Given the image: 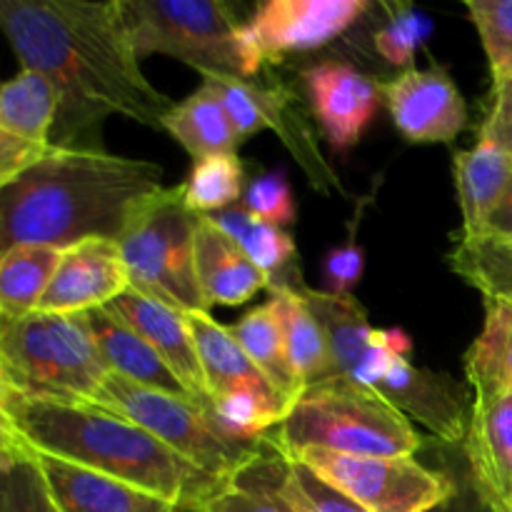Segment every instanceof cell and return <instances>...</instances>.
Returning a JSON list of instances; mask_svg holds the SVG:
<instances>
[{
    "mask_svg": "<svg viewBox=\"0 0 512 512\" xmlns=\"http://www.w3.org/2000/svg\"><path fill=\"white\" fill-rule=\"evenodd\" d=\"M160 188L163 168L150 160L50 145L0 193V250L118 240L135 208Z\"/></svg>",
    "mask_w": 512,
    "mask_h": 512,
    "instance_id": "cell-2",
    "label": "cell"
},
{
    "mask_svg": "<svg viewBox=\"0 0 512 512\" xmlns=\"http://www.w3.org/2000/svg\"><path fill=\"white\" fill-rule=\"evenodd\" d=\"M185 205L198 215H215L233 208L245 195V168L238 153L210 155L193 163L183 183Z\"/></svg>",
    "mask_w": 512,
    "mask_h": 512,
    "instance_id": "cell-33",
    "label": "cell"
},
{
    "mask_svg": "<svg viewBox=\"0 0 512 512\" xmlns=\"http://www.w3.org/2000/svg\"><path fill=\"white\" fill-rule=\"evenodd\" d=\"M375 390L388 398L410 423L418 420L443 443L465 440L470 423L468 405L463 390L448 375H435L430 370L415 368L408 358H398L385 370Z\"/></svg>",
    "mask_w": 512,
    "mask_h": 512,
    "instance_id": "cell-15",
    "label": "cell"
},
{
    "mask_svg": "<svg viewBox=\"0 0 512 512\" xmlns=\"http://www.w3.org/2000/svg\"><path fill=\"white\" fill-rule=\"evenodd\" d=\"M0 453H3V450H0Z\"/></svg>",
    "mask_w": 512,
    "mask_h": 512,
    "instance_id": "cell-48",
    "label": "cell"
},
{
    "mask_svg": "<svg viewBox=\"0 0 512 512\" xmlns=\"http://www.w3.org/2000/svg\"><path fill=\"white\" fill-rule=\"evenodd\" d=\"M500 295H512V283H510V285H508V288H505V290H503V293H500Z\"/></svg>",
    "mask_w": 512,
    "mask_h": 512,
    "instance_id": "cell-46",
    "label": "cell"
},
{
    "mask_svg": "<svg viewBox=\"0 0 512 512\" xmlns=\"http://www.w3.org/2000/svg\"><path fill=\"white\" fill-rule=\"evenodd\" d=\"M63 250L45 245H13L0 250V320L38 313Z\"/></svg>",
    "mask_w": 512,
    "mask_h": 512,
    "instance_id": "cell-28",
    "label": "cell"
},
{
    "mask_svg": "<svg viewBox=\"0 0 512 512\" xmlns=\"http://www.w3.org/2000/svg\"><path fill=\"white\" fill-rule=\"evenodd\" d=\"M80 315H83L110 373L155 390L185 393L168 365L163 363V358L150 348L148 340L138 330L130 328L115 310L105 305V308H95Z\"/></svg>",
    "mask_w": 512,
    "mask_h": 512,
    "instance_id": "cell-21",
    "label": "cell"
},
{
    "mask_svg": "<svg viewBox=\"0 0 512 512\" xmlns=\"http://www.w3.org/2000/svg\"><path fill=\"white\" fill-rule=\"evenodd\" d=\"M450 265L465 283L478 288L483 298L500 295L512 283V245L460 235L450 253Z\"/></svg>",
    "mask_w": 512,
    "mask_h": 512,
    "instance_id": "cell-35",
    "label": "cell"
},
{
    "mask_svg": "<svg viewBox=\"0 0 512 512\" xmlns=\"http://www.w3.org/2000/svg\"><path fill=\"white\" fill-rule=\"evenodd\" d=\"M275 490L293 512H368L320 478L315 470L283 453Z\"/></svg>",
    "mask_w": 512,
    "mask_h": 512,
    "instance_id": "cell-36",
    "label": "cell"
},
{
    "mask_svg": "<svg viewBox=\"0 0 512 512\" xmlns=\"http://www.w3.org/2000/svg\"><path fill=\"white\" fill-rule=\"evenodd\" d=\"M10 438H8V433H5V428H3V423H0V450H8L10 448Z\"/></svg>",
    "mask_w": 512,
    "mask_h": 512,
    "instance_id": "cell-45",
    "label": "cell"
},
{
    "mask_svg": "<svg viewBox=\"0 0 512 512\" xmlns=\"http://www.w3.org/2000/svg\"><path fill=\"white\" fill-rule=\"evenodd\" d=\"M160 128L173 135L193 160L235 153L240 145L223 100L208 83L180 103H173Z\"/></svg>",
    "mask_w": 512,
    "mask_h": 512,
    "instance_id": "cell-25",
    "label": "cell"
},
{
    "mask_svg": "<svg viewBox=\"0 0 512 512\" xmlns=\"http://www.w3.org/2000/svg\"><path fill=\"white\" fill-rule=\"evenodd\" d=\"M508 512H512V503H510V510Z\"/></svg>",
    "mask_w": 512,
    "mask_h": 512,
    "instance_id": "cell-47",
    "label": "cell"
},
{
    "mask_svg": "<svg viewBox=\"0 0 512 512\" xmlns=\"http://www.w3.org/2000/svg\"><path fill=\"white\" fill-rule=\"evenodd\" d=\"M243 208L270 225H290L295 220V200L283 170L260 173L250 180L243 195Z\"/></svg>",
    "mask_w": 512,
    "mask_h": 512,
    "instance_id": "cell-39",
    "label": "cell"
},
{
    "mask_svg": "<svg viewBox=\"0 0 512 512\" xmlns=\"http://www.w3.org/2000/svg\"><path fill=\"white\" fill-rule=\"evenodd\" d=\"M512 180V153L488 135L455 155V188L463 213V238H478Z\"/></svg>",
    "mask_w": 512,
    "mask_h": 512,
    "instance_id": "cell-20",
    "label": "cell"
},
{
    "mask_svg": "<svg viewBox=\"0 0 512 512\" xmlns=\"http://www.w3.org/2000/svg\"><path fill=\"white\" fill-rule=\"evenodd\" d=\"M290 458L308 465L368 512H428L458 493L450 475L425 468L415 458L343 455L320 448L298 450Z\"/></svg>",
    "mask_w": 512,
    "mask_h": 512,
    "instance_id": "cell-9",
    "label": "cell"
},
{
    "mask_svg": "<svg viewBox=\"0 0 512 512\" xmlns=\"http://www.w3.org/2000/svg\"><path fill=\"white\" fill-rule=\"evenodd\" d=\"M478 508H485L483 505V500H475V503H470L468 498H465L463 493H455L453 498L450 500H445L443 505H438V508H433V510H428V512H478Z\"/></svg>",
    "mask_w": 512,
    "mask_h": 512,
    "instance_id": "cell-44",
    "label": "cell"
},
{
    "mask_svg": "<svg viewBox=\"0 0 512 512\" xmlns=\"http://www.w3.org/2000/svg\"><path fill=\"white\" fill-rule=\"evenodd\" d=\"M195 278L208 310L238 308L273 283L210 215H200L195 228Z\"/></svg>",
    "mask_w": 512,
    "mask_h": 512,
    "instance_id": "cell-18",
    "label": "cell"
},
{
    "mask_svg": "<svg viewBox=\"0 0 512 512\" xmlns=\"http://www.w3.org/2000/svg\"><path fill=\"white\" fill-rule=\"evenodd\" d=\"M203 83L213 85L215 93L223 100L238 143H245L250 135L260 130H273L280 135L285 148L300 160L310 183L323 190L328 185H338L333 170L320 158L308 125L295 113V98L290 90L263 88V85L240 78H205Z\"/></svg>",
    "mask_w": 512,
    "mask_h": 512,
    "instance_id": "cell-10",
    "label": "cell"
},
{
    "mask_svg": "<svg viewBox=\"0 0 512 512\" xmlns=\"http://www.w3.org/2000/svg\"><path fill=\"white\" fill-rule=\"evenodd\" d=\"M135 55H170L198 70L200 78L250 80L263 60L245 25L220 0H120Z\"/></svg>",
    "mask_w": 512,
    "mask_h": 512,
    "instance_id": "cell-6",
    "label": "cell"
},
{
    "mask_svg": "<svg viewBox=\"0 0 512 512\" xmlns=\"http://www.w3.org/2000/svg\"><path fill=\"white\" fill-rule=\"evenodd\" d=\"M473 400L512 393V295L485 298V323L465 353Z\"/></svg>",
    "mask_w": 512,
    "mask_h": 512,
    "instance_id": "cell-24",
    "label": "cell"
},
{
    "mask_svg": "<svg viewBox=\"0 0 512 512\" xmlns=\"http://www.w3.org/2000/svg\"><path fill=\"white\" fill-rule=\"evenodd\" d=\"M370 10L365 0H268L245 23L263 63L328 45Z\"/></svg>",
    "mask_w": 512,
    "mask_h": 512,
    "instance_id": "cell-11",
    "label": "cell"
},
{
    "mask_svg": "<svg viewBox=\"0 0 512 512\" xmlns=\"http://www.w3.org/2000/svg\"><path fill=\"white\" fill-rule=\"evenodd\" d=\"M210 415L225 435L238 440H260L270 428H278L290 405L275 393L235 390L210 400Z\"/></svg>",
    "mask_w": 512,
    "mask_h": 512,
    "instance_id": "cell-32",
    "label": "cell"
},
{
    "mask_svg": "<svg viewBox=\"0 0 512 512\" xmlns=\"http://www.w3.org/2000/svg\"><path fill=\"white\" fill-rule=\"evenodd\" d=\"M210 218L243 248V253L263 273L270 275L273 283L283 280V270L295 260V243L290 233H285L278 225L258 220L243 205H233V208L210 215Z\"/></svg>",
    "mask_w": 512,
    "mask_h": 512,
    "instance_id": "cell-31",
    "label": "cell"
},
{
    "mask_svg": "<svg viewBox=\"0 0 512 512\" xmlns=\"http://www.w3.org/2000/svg\"><path fill=\"white\" fill-rule=\"evenodd\" d=\"M478 238L495 240V243L500 245H512V180L508 190H505L503 200H500L498 208L493 210V215L488 218V223H485L483 233H480Z\"/></svg>",
    "mask_w": 512,
    "mask_h": 512,
    "instance_id": "cell-43",
    "label": "cell"
},
{
    "mask_svg": "<svg viewBox=\"0 0 512 512\" xmlns=\"http://www.w3.org/2000/svg\"><path fill=\"white\" fill-rule=\"evenodd\" d=\"M230 330L238 338V343L243 345L248 358L255 363V368L293 405L300 398V393H303V388H300L293 370H290L288 353H285L283 325H280L278 308H275L273 300L250 310L248 315H243V320L230 325Z\"/></svg>",
    "mask_w": 512,
    "mask_h": 512,
    "instance_id": "cell-29",
    "label": "cell"
},
{
    "mask_svg": "<svg viewBox=\"0 0 512 512\" xmlns=\"http://www.w3.org/2000/svg\"><path fill=\"white\" fill-rule=\"evenodd\" d=\"M480 133L493 138L495 143L512 153V80L500 88H493V108H490Z\"/></svg>",
    "mask_w": 512,
    "mask_h": 512,
    "instance_id": "cell-42",
    "label": "cell"
},
{
    "mask_svg": "<svg viewBox=\"0 0 512 512\" xmlns=\"http://www.w3.org/2000/svg\"><path fill=\"white\" fill-rule=\"evenodd\" d=\"M110 375L83 315L33 313L0 320V393L98 403Z\"/></svg>",
    "mask_w": 512,
    "mask_h": 512,
    "instance_id": "cell-5",
    "label": "cell"
},
{
    "mask_svg": "<svg viewBox=\"0 0 512 512\" xmlns=\"http://www.w3.org/2000/svg\"><path fill=\"white\" fill-rule=\"evenodd\" d=\"M50 145H35L28 140H20L15 135L0 130V193L18 178L23 170L38 163Z\"/></svg>",
    "mask_w": 512,
    "mask_h": 512,
    "instance_id": "cell-41",
    "label": "cell"
},
{
    "mask_svg": "<svg viewBox=\"0 0 512 512\" xmlns=\"http://www.w3.org/2000/svg\"><path fill=\"white\" fill-rule=\"evenodd\" d=\"M0 30L23 70L45 75L58 90V148H70L75 135L108 115L160 128L173 108L140 68L120 0H0Z\"/></svg>",
    "mask_w": 512,
    "mask_h": 512,
    "instance_id": "cell-1",
    "label": "cell"
},
{
    "mask_svg": "<svg viewBox=\"0 0 512 512\" xmlns=\"http://www.w3.org/2000/svg\"><path fill=\"white\" fill-rule=\"evenodd\" d=\"M35 460L60 512H188L148 490L95 470L48 455H35Z\"/></svg>",
    "mask_w": 512,
    "mask_h": 512,
    "instance_id": "cell-19",
    "label": "cell"
},
{
    "mask_svg": "<svg viewBox=\"0 0 512 512\" xmlns=\"http://www.w3.org/2000/svg\"><path fill=\"white\" fill-rule=\"evenodd\" d=\"M365 270V250L350 235L343 245H335L323 263L325 293L330 295H353V288L360 283Z\"/></svg>",
    "mask_w": 512,
    "mask_h": 512,
    "instance_id": "cell-40",
    "label": "cell"
},
{
    "mask_svg": "<svg viewBox=\"0 0 512 512\" xmlns=\"http://www.w3.org/2000/svg\"><path fill=\"white\" fill-rule=\"evenodd\" d=\"M268 438L285 455L320 448L343 455L413 458L423 445L413 423L388 398L345 375L305 388Z\"/></svg>",
    "mask_w": 512,
    "mask_h": 512,
    "instance_id": "cell-4",
    "label": "cell"
},
{
    "mask_svg": "<svg viewBox=\"0 0 512 512\" xmlns=\"http://www.w3.org/2000/svg\"><path fill=\"white\" fill-rule=\"evenodd\" d=\"M185 320L193 333L210 400L225 393H235V390H260V393L280 395L268 383V378L255 368V363L248 358L228 325H220L218 320L210 318V313H188Z\"/></svg>",
    "mask_w": 512,
    "mask_h": 512,
    "instance_id": "cell-23",
    "label": "cell"
},
{
    "mask_svg": "<svg viewBox=\"0 0 512 512\" xmlns=\"http://www.w3.org/2000/svg\"><path fill=\"white\" fill-rule=\"evenodd\" d=\"M0 512H60L38 460L20 445L0 453Z\"/></svg>",
    "mask_w": 512,
    "mask_h": 512,
    "instance_id": "cell-34",
    "label": "cell"
},
{
    "mask_svg": "<svg viewBox=\"0 0 512 512\" xmlns=\"http://www.w3.org/2000/svg\"><path fill=\"white\" fill-rule=\"evenodd\" d=\"M183 185L160 188L135 208L118 245L130 288L180 313H208L195 278V228Z\"/></svg>",
    "mask_w": 512,
    "mask_h": 512,
    "instance_id": "cell-7",
    "label": "cell"
},
{
    "mask_svg": "<svg viewBox=\"0 0 512 512\" xmlns=\"http://www.w3.org/2000/svg\"><path fill=\"white\" fill-rule=\"evenodd\" d=\"M0 423L13 445L123 480L188 512L203 510L228 483L195 468L133 420L95 403L0 393Z\"/></svg>",
    "mask_w": 512,
    "mask_h": 512,
    "instance_id": "cell-3",
    "label": "cell"
},
{
    "mask_svg": "<svg viewBox=\"0 0 512 512\" xmlns=\"http://www.w3.org/2000/svg\"><path fill=\"white\" fill-rule=\"evenodd\" d=\"M60 98L55 85L35 70H20L0 85V130L35 145H50Z\"/></svg>",
    "mask_w": 512,
    "mask_h": 512,
    "instance_id": "cell-27",
    "label": "cell"
},
{
    "mask_svg": "<svg viewBox=\"0 0 512 512\" xmlns=\"http://www.w3.org/2000/svg\"><path fill=\"white\" fill-rule=\"evenodd\" d=\"M310 108L335 153H348L363 140L378 110L380 83L350 63L325 60L300 73Z\"/></svg>",
    "mask_w": 512,
    "mask_h": 512,
    "instance_id": "cell-13",
    "label": "cell"
},
{
    "mask_svg": "<svg viewBox=\"0 0 512 512\" xmlns=\"http://www.w3.org/2000/svg\"><path fill=\"white\" fill-rule=\"evenodd\" d=\"M268 290L270 300L278 308L280 325H283L285 353H288L290 370H293L300 388L305 390L310 385L335 378L338 373H335L328 338H325L313 310L308 308L303 295L298 293V285L288 283V280H275V283H270Z\"/></svg>",
    "mask_w": 512,
    "mask_h": 512,
    "instance_id": "cell-22",
    "label": "cell"
},
{
    "mask_svg": "<svg viewBox=\"0 0 512 512\" xmlns=\"http://www.w3.org/2000/svg\"><path fill=\"white\" fill-rule=\"evenodd\" d=\"M100 408L133 420L173 453L220 480H230L263 448V440H238L225 435L210 415V403L185 393H168L138 385L110 373L100 388Z\"/></svg>",
    "mask_w": 512,
    "mask_h": 512,
    "instance_id": "cell-8",
    "label": "cell"
},
{
    "mask_svg": "<svg viewBox=\"0 0 512 512\" xmlns=\"http://www.w3.org/2000/svg\"><path fill=\"white\" fill-rule=\"evenodd\" d=\"M295 285L328 338L335 373L353 378L375 338L365 308L353 295H330L325 290L305 288L303 283Z\"/></svg>",
    "mask_w": 512,
    "mask_h": 512,
    "instance_id": "cell-26",
    "label": "cell"
},
{
    "mask_svg": "<svg viewBox=\"0 0 512 512\" xmlns=\"http://www.w3.org/2000/svg\"><path fill=\"white\" fill-rule=\"evenodd\" d=\"M463 443L478 498L490 512H508L512 503V393L473 400Z\"/></svg>",
    "mask_w": 512,
    "mask_h": 512,
    "instance_id": "cell-16",
    "label": "cell"
},
{
    "mask_svg": "<svg viewBox=\"0 0 512 512\" xmlns=\"http://www.w3.org/2000/svg\"><path fill=\"white\" fill-rule=\"evenodd\" d=\"M395 128L418 145L453 143L468 125V105L448 70L410 68L380 85Z\"/></svg>",
    "mask_w": 512,
    "mask_h": 512,
    "instance_id": "cell-12",
    "label": "cell"
},
{
    "mask_svg": "<svg viewBox=\"0 0 512 512\" xmlns=\"http://www.w3.org/2000/svg\"><path fill=\"white\" fill-rule=\"evenodd\" d=\"M433 35V18L415 5H395L388 23L375 33V50L395 68L413 65L418 50Z\"/></svg>",
    "mask_w": 512,
    "mask_h": 512,
    "instance_id": "cell-38",
    "label": "cell"
},
{
    "mask_svg": "<svg viewBox=\"0 0 512 512\" xmlns=\"http://www.w3.org/2000/svg\"><path fill=\"white\" fill-rule=\"evenodd\" d=\"M128 288V268L118 240L90 238L63 250L38 310L63 315L88 313L110 305Z\"/></svg>",
    "mask_w": 512,
    "mask_h": 512,
    "instance_id": "cell-14",
    "label": "cell"
},
{
    "mask_svg": "<svg viewBox=\"0 0 512 512\" xmlns=\"http://www.w3.org/2000/svg\"><path fill=\"white\" fill-rule=\"evenodd\" d=\"M108 308L115 310L130 328H135L148 340L150 348L163 358V363L190 398L210 403L208 383H205L203 365H200L185 313L158 303L135 288L125 290Z\"/></svg>",
    "mask_w": 512,
    "mask_h": 512,
    "instance_id": "cell-17",
    "label": "cell"
},
{
    "mask_svg": "<svg viewBox=\"0 0 512 512\" xmlns=\"http://www.w3.org/2000/svg\"><path fill=\"white\" fill-rule=\"evenodd\" d=\"M283 450L265 435L260 453L238 470L200 512H293L275 490Z\"/></svg>",
    "mask_w": 512,
    "mask_h": 512,
    "instance_id": "cell-30",
    "label": "cell"
},
{
    "mask_svg": "<svg viewBox=\"0 0 512 512\" xmlns=\"http://www.w3.org/2000/svg\"><path fill=\"white\" fill-rule=\"evenodd\" d=\"M488 55L493 88L512 80V0H465Z\"/></svg>",
    "mask_w": 512,
    "mask_h": 512,
    "instance_id": "cell-37",
    "label": "cell"
}]
</instances>
